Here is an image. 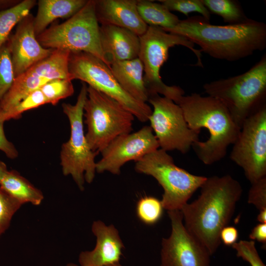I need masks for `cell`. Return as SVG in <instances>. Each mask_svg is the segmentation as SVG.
Wrapping results in <instances>:
<instances>
[{
	"mask_svg": "<svg viewBox=\"0 0 266 266\" xmlns=\"http://www.w3.org/2000/svg\"><path fill=\"white\" fill-rule=\"evenodd\" d=\"M200 188L198 198L180 211L186 229L211 256L221 243V231L231 221L242 188L230 175L206 177Z\"/></svg>",
	"mask_w": 266,
	"mask_h": 266,
	"instance_id": "1",
	"label": "cell"
},
{
	"mask_svg": "<svg viewBox=\"0 0 266 266\" xmlns=\"http://www.w3.org/2000/svg\"><path fill=\"white\" fill-rule=\"evenodd\" d=\"M164 31L184 37L214 58L229 62L266 48V24L250 18L239 24L220 26L211 24L201 16H194Z\"/></svg>",
	"mask_w": 266,
	"mask_h": 266,
	"instance_id": "2",
	"label": "cell"
},
{
	"mask_svg": "<svg viewBox=\"0 0 266 266\" xmlns=\"http://www.w3.org/2000/svg\"><path fill=\"white\" fill-rule=\"evenodd\" d=\"M176 103L182 109L189 128L200 133L204 128L209 133L205 141L199 140L192 146L199 159L210 165L224 158L240 131L225 106L216 98L195 93L181 96Z\"/></svg>",
	"mask_w": 266,
	"mask_h": 266,
	"instance_id": "3",
	"label": "cell"
},
{
	"mask_svg": "<svg viewBox=\"0 0 266 266\" xmlns=\"http://www.w3.org/2000/svg\"><path fill=\"white\" fill-rule=\"evenodd\" d=\"M208 96L217 99L227 108L240 128L245 120L266 105V55L242 74L203 85Z\"/></svg>",
	"mask_w": 266,
	"mask_h": 266,
	"instance_id": "4",
	"label": "cell"
},
{
	"mask_svg": "<svg viewBox=\"0 0 266 266\" xmlns=\"http://www.w3.org/2000/svg\"><path fill=\"white\" fill-rule=\"evenodd\" d=\"M139 39L138 58L143 66V80L148 97L152 94H161L176 103L184 95V91L178 86L166 85L160 74L162 66L168 58L169 49L175 45L188 48L197 57L196 66L202 67L201 51L196 49L195 44L184 37L166 32L156 26H148Z\"/></svg>",
	"mask_w": 266,
	"mask_h": 266,
	"instance_id": "5",
	"label": "cell"
},
{
	"mask_svg": "<svg viewBox=\"0 0 266 266\" xmlns=\"http://www.w3.org/2000/svg\"><path fill=\"white\" fill-rule=\"evenodd\" d=\"M83 117L86 139L91 149L98 153L117 137L131 133L134 118L118 101L90 86Z\"/></svg>",
	"mask_w": 266,
	"mask_h": 266,
	"instance_id": "6",
	"label": "cell"
},
{
	"mask_svg": "<svg viewBox=\"0 0 266 266\" xmlns=\"http://www.w3.org/2000/svg\"><path fill=\"white\" fill-rule=\"evenodd\" d=\"M36 38L45 48L89 53L108 66L101 47L95 0H88L73 16L64 23L47 28Z\"/></svg>",
	"mask_w": 266,
	"mask_h": 266,
	"instance_id": "7",
	"label": "cell"
},
{
	"mask_svg": "<svg viewBox=\"0 0 266 266\" xmlns=\"http://www.w3.org/2000/svg\"><path fill=\"white\" fill-rule=\"evenodd\" d=\"M134 169L152 176L162 186L164 193L161 201L167 211L180 210L206 179L178 167L172 157L160 148L135 162Z\"/></svg>",
	"mask_w": 266,
	"mask_h": 266,
	"instance_id": "8",
	"label": "cell"
},
{
	"mask_svg": "<svg viewBox=\"0 0 266 266\" xmlns=\"http://www.w3.org/2000/svg\"><path fill=\"white\" fill-rule=\"evenodd\" d=\"M87 97V86L83 84L74 104L64 103L62 108L70 126L69 139L64 143L60 161L64 175H70L79 189L84 190L85 181L92 183L96 172L95 157L86 139L83 128L84 106Z\"/></svg>",
	"mask_w": 266,
	"mask_h": 266,
	"instance_id": "9",
	"label": "cell"
},
{
	"mask_svg": "<svg viewBox=\"0 0 266 266\" xmlns=\"http://www.w3.org/2000/svg\"><path fill=\"white\" fill-rule=\"evenodd\" d=\"M68 70L71 79H78L122 104L140 122L148 121L151 107L136 100L120 85L110 68L101 60L85 52H70Z\"/></svg>",
	"mask_w": 266,
	"mask_h": 266,
	"instance_id": "10",
	"label": "cell"
},
{
	"mask_svg": "<svg viewBox=\"0 0 266 266\" xmlns=\"http://www.w3.org/2000/svg\"><path fill=\"white\" fill-rule=\"evenodd\" d=\"M147 101L153 107L148 121L160 149L187 153L199 140L200 133L189 128L181 107L158 94H150Z\"/></svg>",
	"mask_w": 266,
	"mask_h": 266,
	"instance_id": "11",
	"label": "cell"
},
{
	"mask_svg": "<svg viewBox=\"0 0 266 266\" xmlns=\"http://www.w3.org/2000/svg\"><path fill=\"white\" fill-rule=\"evenodd\" d=\"M233 145L230 158L251 183L266 177V105L245 120Z\"/></svg>",
	"mask_w": 266,
	"mask_h": 266,
	"instance_id": "12",
	"label": "cell"
},
{
	"mask_svg": "<svg viewBox=\"0 0 266 266\" xmlns=\"http://www.w3.org/2000/svg\"><path fill=\"white\" fill-rule=\"evenodd\" d=\"M167 213L171 231L162 240L161 266H210V254L186 229L180 210Z\"/></svg>",
	"mask_w": 266,
	"mask_h": 266,
	"instance_id": "13",
	"label": "cell"
},
{
	"mask_svg": "<svg viewBox=\"0 0 266 266\" xmlns=\"http://www.w3.org/2000/svg\"><path fill=\"white\" fill-rule=\"evenodd\" d=\"M157 138L150 126H145L134 133L122 134L113 140L101 152L96 163V172L118 175L126 163L140 160L159 149Z\"/></svg>",
	"mask_w": 266,
	"mask_h": 266,
	"instance_id": "14",
	"label": "cell"
},
{
	"mask_svg": "<svg viewBox=\"0 0 266 266\" xmlns=\"http://www.w3.org/2000/svg\"><path fill=\"white\" fill-rule=\"evenodd\" d=\"M30 13L17 25L7 44L10 51L15 77L24 73L37 63L48 57L53 49L42 47L38 41Z\"/></svg>",
	"mask_w": 266,
	"mask_h": 266,
	"instance_id": "15",
	"label": "cell"
},
{
	"mask_svg": "<svg viewBox=\"0 0 266 266\" xmlns=\"http://www.w3.org/2000/svg\"><path fill=\"white\" fill-rule=\"evenodd\" d=\"M92 231L96 237V244L93 250L80 253L81 266H110L120 263L124 245L115 226L95 221Z\"/></svg>",
	"mask_w": 266,
	"mask_h": 266,
	"instance_id": "16",
	"label": "cell"
},
{
	"mask_svg": "<svg viewBox=\"0 0 266 266\" xmlns=\"http://www.w3.org/2000/svg\"><path fill=\"white\" fill-rule=\"evenodd\" d=\"M99 23L128 29L139 36L148 26L141 18L135 0H95Z\"/></svg>",
	"mask_w": 266,
	"mask_h": 266,
	"instance_id": "17",
	"label": "cell"
},
{
	"mask_svg": "<svg viewBox=\"0 0 266 266\" xmlns=\"http://www.w3.org/2000/svg\"><path fill=\"white\" fill-rule=\"evenodd\" d=\"M101 49L108 66L113 63L138 58L139 36L133 32L110 25L100 26Z\"/></svg>",
	"mask_w": 266,
	"mask_h": 266,
	"instance_id": "18",
	"label": "cell"
},
{
	"mask_svg": "<svg viewBox=\"0 0 266 266\" xmlns=\"http://www.w3.org/2000/svg\"><path fill=\"white\" fill-rule=\"evenodd\" d=\"M110 70L121 87L131 97L141 102L148 100L143 80V66L138 58L113 63Z\"/></svg>",
	"mask_w": 266,
	"mask_h": 266,
	"instance_id": "19",
	"label": "cell"
},
{
	"mask_svg": "<svg viewBox=\"0 0 266 266\" xmlns=\"http://www.w3.org/2000/svg\"><path fill=\"white\" fill-rule=\"evenodd\" d=\"M87 0H39L33 27L36 36L58 18H70L86 4Z\"/></svg>",
	"mask_w": 266,
	"mask_h": 266,
	"instance_id": "20",
	"label": "cell"
},
{
	"mask_svg": "<svg viewBox=\"0 0 266 266\" xmlns=\"http://www.w3.org/2000/svg\"><path fill=\"white\" fill-rule=\"evenodd\" d=\"M50 80L27 71L15 77L14 81L0 102V109L11 119L14 108L32 92L39 89Z\"/></svg>",
	"mask_w": 266,
	"mask_h": 266,
	"instance_id": "21",
	"label": "cell"
},
{
	"mask_svg": "<svg viewBox=\"0 0 266 266\" xmlns=\"http://www.w3.org/2000/svg\"><path fill=\"white\" fill-rule=\"evenodd\" d=\"M0 187L22 204L38 205L43 199L42 192L15 170H7L0 180Z\"/></svg>",
	"mask_w": 266,
	"mask_h": 266,
	"instance_id": "22",
	"label": "cell"
},
{
	"mask_svg": "<svg viewBox=\"0 0 266 266\" xmlns=\"http://www.w3.org/2000/svg\"><path fill=\"white\" fill-rule=\"evenodd\" d=\"M70 52L62 49H53L47 58L37 63L27 71L47 78L71 79L68 70Z\"/></svg>",
	"mask_w": 266,
	"mask_h": 266,
	"instance_id": "23",
	"label": "cell"
},
{
	"mask_svg": "<svg viewBox=\"0 0 266 266\" xmlns=\"http://www.w3.org/2000/svg\"><path fill=\"white\" fill-rule=\"evenodd\" d=\"M138 12L148 26H156L164 30L171 29L179 22L178 17L162 4L151 0H137Z\"/></svg>",
	"mask_w": 266,
	"mask_h": 266,
	"instance_id": "24",
	"label": "cell"
},
{
	"mask_svg": "<svg viewBox=\"0 0 266 266\" xmlns=\"http://www.w3.org/2000/svg\"><path fill=\"white\" fill-rule=\"evenodd\" d=\"M36 3L34 0H24L0 10V48L7 41L14 27L30 13Z\"/></svg>",
	"mask_w": 266,
	"mask_h": 266,
	"instance_id": "25",
	"label": "cell"
},
{
	"mask_svg": "<svg viewBox=\"0 0 266 266\" xmlns=\"http://www.w3.org/2000/svg\"><path fill=\"white\" fill-rule=\"evenodd\" d=\"M209 12L221 16L229 25L245 22V15L239 2L234 0H202Z\"/></svg>",
	"mask_w": 266,
	"mask_h": 266,
	"instance_id": "26",
	"label": "cell"
},
{
	"mask_svg": "<svg viewBox=\"0 0 266 266\" xmlns=\"http://www.w3.org/2000/svg\"><path fill=\"white\" fill-rule=\"evenodd\" d=\"M164 209L161 200L154 197L145 196L137 201L136 213L138 218L143 223L153 225L162 218Z\"/></svg>",
	"mask_w": 266,
	"mask_h": 266,
	"instance_id": "27",
	"label": "cell"
},
{
	"mask_svg": "<svg viewBox=\"0 0 266 266\" xmlns=\"http://www.w3.org/2000/svg\"><path fill=\"white\" fill-rule=\"evenodd\" d=\"M72 80L67 79H56L49 81L39 89L46 98L48 103L56 104L61 100L72 96L74 88Z\"/></svg>",
	"mask_w": 266,
	"mask_h": 266,
	"instance_id": "28",
	"label": "cell"
},
{
	"mask_svg": "<svg viewBox=\"0 0 266 266\" xmlns=\"http://www.w3.org/2000/svg\"><path fill=\"white\" fill-rule=\"evenodd\" d=\"M15 75L7 42L0 48V102L11 87Z\"/></svg>",
	"mask_w": 266,
	"mask_h": 266,
	"instance_id": "29",
	"label": "cell"
},
{
	"mask_svg": "<svg viewBox=\"0 0 266 266\" xmlns=\"http://www.w3.org/2000/svg\"><path fill=\"white\" fill-rule=\"evenodd\" d=\"M161 4L168 10L181 12L186 16L192 12H198L208 21L210 13L203 4L202 0H160Z\"/></svg>",
	"mask_w": 266,
	"mask_h": 266,
	"instance_id": "30",
	"label": "cell"
},
{
	"mask_svg": "<svg viewBox=\"0 0 266 266\" xmlns=\"http://www.w3.org/2000/svg\"><path fill=\"white\" fill-rule=\"evenodd\" d=\"M22 205L0 187V235L9 227L13 216Z\"/></svg>",
	"mask_w": 266,
	"mask_h": 266,
	"instance_id": "31",
	"label": "cell"
},
{
	"mask_svg": "<svg viewBox=\"0 0 266 266\" xmlns=\"http://www.w3.org/2000/svg\"><path fill=\"white\" fill-rule=\"evenodd\" d=\"M232 246L236 251V256L247 262L251 266H266L259 256L255 241L241 240Z\"/></svg>",
	"mask_w": 266,
	"mask_h": 266,
	"instance_id": "32",
	"label": "cell"
},
{
	"mask_svg": "<svg viewBox=\"0 0 266 266\" xmlns=\"http://www.w3.org/2000/svg\"><path fill=\"white\" fill-rule=\"evenodd\" d=\"M47 103V100L41 91L37 89L29 94L14 108L11 113V119H18L25 111Z\"/></svg>",
	"mask_w": 266,
	"mask_h": 266,
	"instance_id": "33",
	"label": "cell"
},
{
	"mask_svg": "<svg viewBox=\"0 0 266 266\" xmlns=\"http://www.w3.org/2000/svg\"><path fill=\"white\" fill-rule=\"evenodd\" d=\"M248 202L259 210L266 209V177L251 183Z\"/></svg>",
	"mask_w": 266,
	"mask_h": 266,
	"instance_id": "34",
	"label": "cell"
},
{
	"mask_svg": "<svg viewBox=\"0 0 266 266\" xmlns=\"http://www.w3.org/2000/svg\"><path fill=\"white\" fill-rule=\"evenodd\" d=\"M8 121L5 113L0 109V150L10 159H15L18 156V152L12 143L6 138L3 129L4 122Z\"/></svg>",
	"mask_w": 266,
	"mask_h": 266,
	"instance_id": "35",
	"label": "cell"
},
{
	"mask_svg": "<svg viewBox=\"0 0 266 266\" xmlns=\"http://www.w3.org/2000/svg\"><path fill=\"white\" fill-rule=\"evenodd\" d=\"M238 238V230L233 226L228 225L225 227L220 234L221 241L227 246H232L237 242Z\"/></svg>",
	"mask_w": 266,
	"mask_h": 266,
	"instance_id": "36",
	"label": "cell"
},
{
	"mask_svg": "<svg viewBox=\"0 0 266 266\" xmlns=\"http://www.w3.org/2000/svg\"><path fill=\"white\" fill-rule=\"evenodd\" d=\"M249 238L251 240L266 244V224L260 223L252 230Z\"/></svg>",
	"mask_w": 266,
	"mask_h": 266,
	"instance_id": "37",
	"label": "cell"
},
{
	"mask_svg": "<svg viewBox=\"0 0 266 266\" xmlns=\"http://www.w3.org/2000/svg\"><path fill=\"white\" fill-rule=\"evenodd\" d=\"M18 2L13 0H0V10L9 8Z\"/></svg>",
	"mask_w": 266,
	"mask_h": 266,
	"instance_id": "38",
	"label": "cell"
},
{
	"mask_svg": "<svg viewBox=\"0 0 266 266\" xmlns=\"http://www.w3.org/2000/svg\"><path fill=\"white\" fill-rule=\"evenodd\" d=\"M257 219L260 223L266 224V209L260 210Z\"/></svg>",
	"mask_w": 266,
	"mask_h": 266,
	"instance_id": "39",
	"label": "cell"
},
{
	"mask_svg": "<svg viewBox=\"0 0 266 266\" xmlns=\"http://www.w3.org/2000/svg\"><path fill=\"white\" fill-rule=\"evenodd\" d=\"M7 170L5 164L0 160V180Z\"/></svg>",
	"mask_w": 266,
	"mask_h": 266,
	"instance_id": "40",
	"label": "cell"
},
{
	"mask_svg": "<svg viewBox=\"0 0 266 266\" xmlns=\"http://www.w3.org/2000/svg\"><path fill=\"white\" fill-rule=\"evenodd\" d=\"M66 266H78L75 264L70 263V264H67Z\"/></svg>",
	"mask_w": 266,
	"mask_h": 266,
	"instance_id": "41",
	"label": "cell"
},
{
	"mask_svg": "<svg viewBox=\"0 0 266 266\" xmlns=\"http://www.w3.org/2000/svg\"><path fill=\"white\" fill-rule=\"evenodd\" d=\"M110 266H122L120 264V263H117V264L111 265Z\"/></svg>",
	"mask_w": 266,
	"mask_h": 266,
	"instance_id": "42",
	"label": "cell"
}]
</instances>
